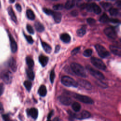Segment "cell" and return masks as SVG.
Returning a JSON list of instances; mask_svg holds the SVG:
<instances>
[{
  "mask_svg": "<svg viewBox=\"0 0 121 121\" xmlns=\"http://www.w3.org/2000/svg\"><path fill=\"white\" fill-rule=\"evenodd\" d=\"M70 67L73 72L77 75L82 78L86 77L85 69L81 65L77 63H72L70 65Z\"/></svg>",
  "mask_w": 121,
  "mask_h": 121,
  "instance_id": "6da1fadb",
  "label": "cell"
},
{
  "mask_svg": "<svg viewBox=\"0 0 121 121\" xmlns=\"http://www.w3.org/2000/svg\"><path fill=\"white\" fill-rule=\"evenodd\" d=\"M68 112L69 114V116L71 119L76 118L78 120H83L89 118L91 117L90 113L88 111L86 110L82 111L81 112L78 113L73 112L70 111H69V112Z\"/></svg>",
  "mask_w": 121,
  "mask_h": 121,
  "instance_id": "7a4b0ae2",
  "label": "cell"
},
{
  "mask_svg": "<svg viewBox=\"0 0 121 121\" xmlns=\"http://www.w3.org/2000/svg\"><path fill=\"white\" fill-rule=\"evenodd\" d=\"M61 82L63 85L68 87H76L78 85L77 81L68 76H63L61 79Z\"/></svg>",
  "mask_w": 121,
  "mask_h": 121,
  "instance_id": "3957f363",
  "label": "cell"
},
{
  "mask_svg": "<svg viewBox=\"0 0 121 121\" xmlns=\"http://www.w3.org/2000/svg\"><path fill=\"white\" fill-rule=\"evenodd\" d=\"M86 68L87 71L90 73V74L98 80H102L104 78V76L102 74V73L97 70L94 69L90 66H87L86 67Z\"/></svg>",
  "mask_w": 121,
  "mask_h": 121,
  "instance_id": "277c9868",
  "label": "cell"
},
{
  "mask_svg": "<svg viewBox=\"0 0 121 121\" xmlns=\"http://www.w3.org/2000/svg\"><path fill=\"white\" fill-rule=\"evenodd\" d=\"M73 97L78 101L86 104H93L94 103L93 100L90 97L86 95L74 93L73 94Z\"/></svg>",
  "mask_w": 121,
  "mask_h": 121,
  "instance_id": "5b68a950",
  "label": "cell"
},
{
  "mask_svg": "<svg viewBox=\"0 0 121 121\" xmlns=\"http://www.w3.org/2000/svg\"><path fill=\"white\" fill-rule=\"evenodd\" d=\"M95 48L99 56L102 58H106L110 55L109 52L104 46L101 45L96 44Z\"/></svg>",
  "mask_w": 121,
  "mask_h": 121,
  "instance_id": "8992f818",
  "label": "cell"
},
{
  "mask_svg": "<svg viewBox=\"0 0 121 121\" xmlns=\"http://www.w3.org/2000/svg\"><path fill=\"white\" fill-rule=\"evenodd\" d=\"M92 64L96 68L99 69L104 70L106 69V66L104 62L100 59L95 57H92L91 58Z\"/></svg>",
  "mask_w": 121,
  "mask_h": 121,
  "instance_id": "52a82bcc",
  "label": "cell"
},
{
  "mask_svg": "<svg viewBox=\"0 0 121 121\" xmlns=\"http://www.w3.org/2000/svg\"><path fill=\"white\" fill-rule=\"evenodd\" d=\"M0 77L2 80L6 84H10L12 79V75L11 73L9 70H4L0 74Z\"/></svg>",
  "mask_w": 121,
  "mask_h": 121,
  "instance_id": "ba28073f",
  "label": "cell"
},
{
  "mask_svg": "<svg viewBox=\"0 0 121 121\" xmlns=\"http://www.w3.org/2000/svg\"><path fill=\"white\" fill-rule=\"evenodd\" d=\"M104 33L106 35L111 39H115L117 34L114 29L112 27H108L104 30Z\"/></svg>",
  "mask_w": 121,
  "mask_h": 121,
  "instance_id": "9c48e42d",
  "label": "cell"
},
{
  "mask_svg": "<svg viewBox=\"0 0 121 121\" xmlns=\"http://www.w3.org/2000/svg\"><path fill=\"white\" fill-rule=\"evenodd\" d=\"M77 82L78 83V85L86 90H91L92 89V86L91 83L86 80L79 79L78 80Z\"/></svg>",
  "mask_w": 121,
  "mask_h": 121,
  "instance_id": "30bf717a",
  "label": "cell"
},
{
  "mask_svg": "<svg viewBox=\"0 0 121 121\" xmlns=\"http://www.w3.org/2000/svg\"><path fill=\"white\" fill-rule=\"evenodd\" d=\"M59 100L61 104L65 105H69L72 103V100L71 98L65 95H62L60 96L59 97Z\"/></svg>",
  "mask_w": 121,
  "mask_h": 121,
  "instance_id": "8fae6325",
  "label": "cell"
},
{
  "mask_svg": "<svg viewBox=\"0 0 121 121\" xmlns=\"http://www.w3.org/2000/svg\"><path fill=\"white\" fill-rule=\"evenodd\" d=\"M9 35V41H10V48H11V50L12 52L15 53L17 52V43L16 42L15 39L10 34Z\"/></svg>",
  "mask_w": 121,
  "mask_h": 121,
  "instance_id": "7c38bea8",
  "label": "cell"
},
{
  "mask_svg": "<svg viewBox=\"0 0 121 121\" xmlns=\"http://www.w3.org/2000/svg\"><path fill=\"white\" fill-rule=\"evenodd\" d=\"M27 113L34 119H36L38 117V110L35 108L28 109L27 110Z\"/></svg>",
  "mask_w": 121,
  "mask_h": 121,
  "instance_id": "4fadbf2b",
  "label": "cell"
},
{
  "mask_svg": "<svg viewBox=\"0 0 121 121\" xmlns=\"http://www.w3.org/2000/svg\"><path fill=\"white\" fill-rule=\"evenodd\" d=\"M109 48L112 52L114 54L119 56H121V48L120 47L111 45L109 46Z\"/></svg>",
  "mask_w": 121,
  "mask_h": 121,
  "instance_id": "5bb4252c",
  "label": "cell"
},
{
  "mask_svg": "<svg viewBox=\"0 0 121 121\" xmlns=\"http://www.w3.org/2000/svg\"><path fill=\"white\" fill-rule=\"evenodd\" d=\"M49 60V58L46 56L41 55L39 56V61L43 67H45Z\"/></svg>",
  "mask_w": 121,
  "mask_h": 121,
  "instance_id": "9a60e30c",
  "label": "cell"
},
{
  "mask_svg": "<svg viewBox=\"0 0 121 121\" xmlns=\"http://www.w3.org/2000/svg\"><path fill=\"white\" fill-rule=\"evenodd\" d=\"M9 67L12 69V70L14 72H15L17 69V65L16 61L15 60V59L13 58H11L9 60Z\"/></svg>",
  "mask_w": 121,
  "mask_h": 121,
  "instance_id": "2e32d148",
  "label": "cell"
},
{
  "mask_svg": "<svg viewBox=\"0 0 121 121\" xmlns=\"http://www.w3.org/2000/svg\"><path fill=\"white\" fill-rule=\"evenodd\" d=\"M38 93L41 96H45L47 94V89L45 86L41 85L38 90Z\"/></svg>",
  "mask_w": 121,
  "mask_h": 121,
  "instance_id": "e0dca14e",
  "label": "cell"
},
{
  "mask_svg": "<svg viewBox=\"0 0 121 121\" xmlns=\"http://www.w3.org/2000/svg\"><path fill=\"white\" fill-rule=\"evenodd\" d=\"M60 39L63 42L65 43H68L70 42L71 38L69 34L67 33H63L60 35Z\"/></svg>",
  "mask_w": 121,
  "mask_h": 121,
  "instance_id": "ac0fdd59",
  "label": "cell"
},
{
  "mask_svg": "<svg viewBox=\"0 0 121 121\" xmlns=\"http://www.w3.org/2000/svg\"><path fill=\"white\" fill-rule=\"evenodd\" d=\"M52 16L53 17L54 20L55 22L57 23H59L61 20V14L60 12H54Z\"/></svg>",
  "mask_w": 121,
  "mask_h": 121,
  "instance_id": "d6986e66",
  "label": "cell"
},
{
  "mask_svg": "<svg viewBox=\"0 0 121 121\" xmlns=\"http://www.w3.org/2000/svg\"><path fill=\"white\" fill-rule=\"evenodd\" d=\"M8 13H9L10 18H11V19L15 22H17V17H16V15L11 7H10L8 8Z\"/></svg>",
  "mask_w": 121,
  "mask_h": 121,
  "instance_id": "ffe728a7",
  "label": "cell"
},
{
  "mask_svg": "<svg viewBox=\"0 0 121 121\" xmlns=\"http://www.w3.org/2000/svg\"><path fill=\"white\" fill-rule=\"evenodd\" d=\"M41 44L43 50L46 53H50L51 52L52 48L50 45L47 44L46 43H45L43 41H41Z\"/></svg>",
  "mask_w": 121,
  "mask_h": 121,
  "instance_id": "44dd1931",
  "label": "cell"
},
{
  "mask_svg": "<svg viewBox=\"0 0 121 121\" xmlns=\"http://www.w3.org/2000/svg\"><path fill=\"white\" fill-rule=\"evenodd\" d=\"M75 4V2L74 0H68L65 5V8L67 9H71L74 6Z\"/></svg>",
  "mask_w": 121,
  "mask_h": 121,
  "instance_id": "7402d4cb",
  "label": "cell"
},
{
  "mask_svg": "<svg viewBox=\"0 0 121 121\" xmlns=\"http://www.w3.org/2000/svg\"><path fill=\"white\" fill-rule=\"evenodd\" d=\"M26 72L28 78L31 80H34L35 78V74L33 70H32V69H27L26 70Z\"/></svg>",
  "mask_w": 121,
  "mask_h": 121,
  "instance_id": "603a6c76",
  "label": "cell"
},
{
  "mask_svg": "<svg viewBox=\"0 0 121 121\" xmlns=\"http://www.w3.org/2000/svg\"><path fill=\"white\" fill-rule=\"evenodd\" d=\"M92 11L96 14H99L101 12V9L95 3H92Z\"/></svg>",
  "mask_w": 121,
  "mask_h": 121,
  "instance_id": "cb8c5ba5",
  "label": "cell"
},
{
  "mask_svg": "<svg viewBox=\"0 0 121 121\" xmlns=\"http://www.w3.org/2000/svg\"><path fill=\"white\" fill-rule=\"evenodd\" d=\"M26 63L28 67V68L32 69L34 66V61L29 56H27L26 58Z\"/></svg>",
  "mask_w": 121,
  "mask_h": 121,
  "instance_id": "d4e9b609",
  "label": "cell"
},
{
  "mask_svg": "<svg viewBox=\"0 0 121 121\" xmlns=\"http://www.w3.org/2000/svg\"><path fill=\"white\" fill-rule=\"evenodd\" d=\"M35 26L36 30L38 32H42L43 31V30H44V27L43 26L40 22H36L35 24Z\"/></svg>",
  "mask_w": 121,
  "mask_h": 121,
  "instance_id": "484cf974",
  "label": "cell"
},
{
  "mask_svg": "<svg viewBox=\"0 0 121 121\" xmlns=\"http://www.w3.org/2000/svg\"><path fill=\"white\" fill-rule=\"evenodd\" d=\"M72 108L75 112H78L81 109V105L78 102H74L72 104Z\"/></svg>",
  "mask_w": 121,
  "mask_h": 121,
  "instance_id": "4316f807",
  "label": "cell"
},
{
  "mask_svg": "<svg viewBox=\"0 0 121 121\" xmlns=\"http://www.w3.org/2000/svg\"><path fill=\"white\" fill-rule=\"evenodd\" d=\"M99 20L101 22L103 23H107L110 21V19L108 17V16L105 13H104L102 16L100 17Z\"/></svg>",
  "mask_w": 121,
  "mask_h": 121,
  "instance_id": "83f0119b",
  "label": "cell"
},
{
  "mask_svg": "<svg viewBox=\"0 0 121 121\" xmlns=\"http://www.w3.org/2000/svg\"><path fill=\"white\" fill-rule=\"evenodd\" d=\"M27 17L31 20H33L35 18V15L33 12V11L30 9H28L26 10V12Z\"/></svg>",
  "mask_w": 121,
  "mask_h": 121,
  "instance_id": "f1b7e54d",
  "label": "cell"
},
{
  "mask_svg": "<svg viewBox=\"0 0 121 121\" xmlns=\"http://www.w3.org/2000/svg\"><path fill=\"white\" fill-rule=\"evenodd\" d=\"M24 85L28 91H30L32 86V83L30 81L26 80L24 82Z\"/></svg>",
  "mask_w": 121,
  "mask_h": 121,
  "instance_id": "f546056e",
  "label": "cell"
},
{
  "mask_svg": "<svg viewBox=\"0 0 121 121\" xmlns=\"http://www.w3.org/2000/svg\"><path fill=\"white\" fill-rule=\"evenodd\" d=\"M101 5L103 8L106 10H109L112 8V4L108 2H103L101 3Z\"/></svg>",
  "mask_w": 121,
  "mask_h": 121,
  "instance_id": "4dcf8cb0",
  "label": "cell"
},
{
  "mask_svg": "<svg viewBox=\"0 0 121 121\" xmlns=\"http://www.w3.org/2000/svg\"><path fill=\"white\" fill-rule=\"evenodd\" d=\"M86 29L85 28H80V29H78L77 30V35L78 36H80V37H82L83 35H84L85 34H86Z\"/></svg>",
  "mask_w": 121,
  "mask_h": 121,
  "instance_id": "1f68e13d",
  "label": "cell"
},
{
  "mask_svg": "<svg viewBox=\"0 0 121 121\" xmlns=\"http://www.w3.org/2000/svg\"><path fill=\"white\" fill-rule=\"evenodd\" d=\"M109 11L110 15L112 16H116L118 14V13H119L118 10L117 9L115 8H111L109 10Z\"/></svg>",
  "mask_w": 121,
  "mask_h": 121,
  "instance_id": "d6a6232c",
  "label": "cell"
},
{
  "mask_svg": "<svg viewBox=\"0 0 121 121\" xmlns=\"http://www.w3.org/2000/svg\"><path fill=\"white\" fill-rule=\"evenodd\" d=\"M92 54V50L90 49H88L84 51L83 52V55L86 57H89L91 56Z\"/></svg>",
  "mask_w": 121,
  "mask_h": 121,
  "instance_id": "836d02e7",
  "label": "cell"
},
{
  "mask_svg": "<svg viewBox=\"0 0 121 121\" xmlns=\"http://www.w3.org/2000/svg\"><path fill=\"white\" fill-rule=\"evenodd\" d=\"M55 77V74L54 70V69H52L50 74V80L52 84L54 82Z\"/></svg>",
  "mask_w": 121,
  "mask_h": 121,
  "instance_id": "e575fe53",
  "label": "cell"
},
{
  "mask_svg": "<svg viewBox=\"0 0 121 121\" xmlns=\"http://www.w3.org/2000/svg\"><path fill=\"white\" fill-rule=\"evenodd\" d=\"M63 8H64L63 5L62 4H56V5H55L53 6V9L55 10H61L63 9Z\"/></svg>",
  "mask_w": 121,
  "mask_h": 121,
  "instance_id": "d590c367",
  "label": "cell"
},
{
  "mask_svg": "<svg viewBox=\"0 0 121 121\" xmlns=\"http://www.w3.org/2000/svg\"><path fill=\"white\" fill-rule=\"evenodd\" d=\"M43 11L45 13H46L47 15H52L54 12L52 10L46 8H43Z\"/></svg>",
  "mask_w": 121,
  "mask_h": 121,
  "instance_id": "8d00e7d4",
  "label": "cell"
},
{
  "mask_svg": "<svg viewBox=\"0 0 121 121\" xmlns=\"http://www.w3.org/2000/svg\"><path fill=\"white\" fill-rule=\"evenodd\" d=\"M24 36H25L26 40L28 42V43H33L34 40H33L32 37L31 36L27 35H26L25 34H24Z\"/></svg>",
  "mask_w": 121,
  "mask_h": 121,
  "instance_id": "74e56055",
  "label": "cell"
},
{
  "mask_svg": "<svg viewBox=\"0 0 121 121\" xmlns=\"http://www.w3.org/2000/svg\"><path fill=\"white\" fill-rule=\"evenodd\" d=\"M86 21H87V22L88 23V24H89L90 25H93L96 22V21L95 19H94L93 18H91V17L88 18L87 19Z\"/></svg>",
  "mask_w": 121,
  "mask_h": 121,
  "instance_id": "f35d334b",
  "label": "cell"
},
{
  "mask_svg": "<svg viewBox=\"0 0 121 121\" xmlns=\"http://www.w3.org/2000/svg\"><path fill=\"white\" fill-rule=\"evenodd\" d=\"M80 49V47H76V48H74V49L71 52V54L72 55H76V54H77V53L79 52Z\"/></svg>",
  "mask_w": 121,
  "mask_h": 121,
  "instance_id": "ab89813d",
  "label": "cell"
},
{
  "mask_svg": "<svg viewBox=\"0 0 121 121\" xmlns=\"http://www.w3.org/2000/svg\"><path fill=\"white\" fill-rule=\"evenodd\" d=\"M26 29L27 31L31 34H34V30L33 28V27H32L31 26H30V25H27L26 26Z\"/></svg>",
  "mask_w": 121,
  "mask_h": 121,
  "instance_id": "60d3db41",
  "label": "cell"
},
{
  "mask_svg": "<svg viewBox=\"0 0 121 121\" xmlns=\"http://www.w3.org/2000/svg\"><path fill=\"white\" fill-rule=\"evenodd\" d=\"M2 118H3V119L4 121H13L10 119L9 115L8 114H3L2 115Z\"/></svg>",
  "mask_w": 121,
  "mask_h": 121,
  "instance_id": "b9f144b4",
  "label": "cell"
},
{
  "mask_svg": "<svg viewBox=\"0 0 121 121\" xmlns=\"http://www.w3.org/2000/svg\"><path fill=\"white\" fill-rule=\"evenodd\" d=\"M4 90V86L2 83H0V96L2 95Z\"/></svg>",
  "mask_w": 121,
  "mask_h": 121,
  "instance_id": "7bdbcfd3",
  "label": "cell"
},
{
  "mask_svg": "<svg viewBox=\"0 0 121 121\" xmlns=\"http://www.w3.org/2000/svg\"><path fill=\"white\" fill-rule=\"evenodd\" d=\"M16 9H17V10L19 12H21V10H22V8H21V5L18 4V3H17L16 4Z\"/></svg>",
  "mask_w": 121,
  "mask_h": 121,
  "instance_id": "ee69618b",
  "label": "cell"
},
{
  "mask_svg": "<svg viewBox=\"0 0 121 121\" xmlns=\"http://www.w3.org/2000/svg\"><path fill=\"white\" fill-rule=\"evenodd\" d=\"M109 21H111L113 23H118L120 22V21L117 19H110Z\"/></svg>",
  "mask_w": 121,
  "mask_h": 121,
  "instance_id": "f6af8a7d",
  "label": "cell"
},
{
  "mask_svg": "<svg viewBox=\"0 0 121 121\" xmlns=\"http://www.w3.org/2000/svg\"><path fill=\"white\" fill-rule=\"evenodd\" d=\"M71 14L72 16H77L78 15V12L77 10H73L71 12Z\"/></svg>",
  "mask_w": 121,
  "mask_h": 121,
  "instance_id": "bcb514c9",
  "label": "cell"
},
{
  "mask_svg": "<svg viewBox=\"0 0 121 121\" xmlns=\"http://www.w3.org/2000/svg\"><path fill=\"white\" fill-rule=\"evenodd\" d=\"M60 46L59 45H56V47H55V53L58 52L60 51Z\"/></svg>",
  "mask_w": 121,
  "mask_h": 121,
  "instance_id": "7dc6e473",
  "label": "cell"
},
{
  "mask_svg": "<svg viewBox=\"0 0 121 121\" xmlns=\"http://www.w3.org/2000/svg\"><path fill=\"white\" fill-rule=\"evenodd\" d=\"M53 111L52 110L49 112V113L48 115V117H47V119H51V118L52 116L53 115Z\"/></svg>",
  "mask_w": 121,
  "mask_h": 121,
  "instance_id": "c3c4849f",
  "label": "cell"
},
{
  "mask_svg": "<svg viewBox=\"0 0 121 121\" xmlns=\"http://www.w3.org/2000/svg\"><path fill=\"white\" fill-rule=\"evenodd\" d=\"M3 111V107L2 104L0 102V113Z\"/></svg>",
  "mask_w": 121,
  "mask_h": 121,
  "instance_id": "681fc988",
  "label": "cell"
},
{
  "mask_svg": "<svg viewBox=\"0 0 121 121\" xmlns=\"http://www.w3.org/2000/svg\"><path fill=\"white\" fill-rule=\"evenodd\" d=\"M116 5L117 6H119V7H121V2H120V1H117V2L116 3Z\"/></svg>",
  "mask_w": 121,
  "mask_h": 121,
  "instance_id": "f907efd6",
  "label": "cell"
},
{
  "mask_svg": "<svg viewBox=\"0 0 121 121\" xmlns=\"http://www.w3.org/2000/svg\"><path fill=\"white\" fill-rule=\"evenodd\" d=\"M52 121H59V118L58 117H56L53 119Z\"/></svg>",
  "mask_w": 121,
  "mask_h": 121,
  "instance_id": "816d5d0a",
  "label": "cell"
},
{
  "mask_svg": "<svg viewBox=\"0 0 121 121\" xmlns=\"http://www.w3.org/2000/svg\"><path fill=\"white\" fill-rule=\"evenodd\" d=\"M15 0H9V1L10 3H13L15 2Z\"/></svg>",
  "mask_w": 121,
  "mask_h": 121,
  "instance_id": "f5cc1de1",
  "label": "cell"
},
{
  "mask_svg": "<svg viewBox=\"0 0 121 121\" xmlns=\"http://www.w3.org/2000/svg\"><path fill=\"white\" fill-rule=\"evenodd\" d=\"M80 0H74V1L75 2V1H80Z\"/></svg>",
  "mask_w": 121,
  "mask_h": 121,
  "instance_id": "db71d44e",
  "label": "cell"
},
{
  "mask_svg": "<svg viewBox=\"0 0 121 121\" xmlns=\"http://www.w3.org/2000/svg\"><path fill=\"white\" fill-rule=\"evenodd\" d=\"M47 121H51V119H47Z\"/></svg>",
  "mask_w": 121,
  "mask_h": 121,
  "instance_id": "11a10c76",
  "label": "cell"
},
{
  "mask_svg": "<svg viewBox=\"0 0 121 121\" xmlns=\"http://www.w3.org/2000/svg\"><path fill=\"white\" fill-rule=\"evenodd\" d=\"M86 0L87 1H90L92 0Z\"/></svg>",
  "mask_w": 121,
  "mask_h": 121,
  "instance_id": "9f6ffc18",
  "label": "cell"
},
{
  "mask_svg": "<svg viewBox=\"0 0 121 121\" xmlns=\"http://www.w3.org/2000/svg\"><path fill=\"white\" fill-rule=\"evenodd\" d=\"M53 0V1H56V0Z\"/></svg>",
  "mask_w": 121,
  "mask_h": 121,
  "instance_id": "6f0895ef",
  "label": "cell"
},
{
  "mask_svg": "<svg viewBox=\"0 0 121 121\" xmlns=\"http://www.w3.org/2000/svg\"></svg>",
  "mask_w": 121,
  "mask_h": 121,
  "instance_id": "680465c9",
  "label": "cell"
},
{
  "mask_svg": "<svg viewBox=\"0 0 121 121\" xmlns=\"http://www.w3.org/2000/svg\"></svg>",
  "mask_w": 121,
  "mask_h": 121,
  "instance_id": "91938a15",
  "label": "cell"
}]
</instances>
